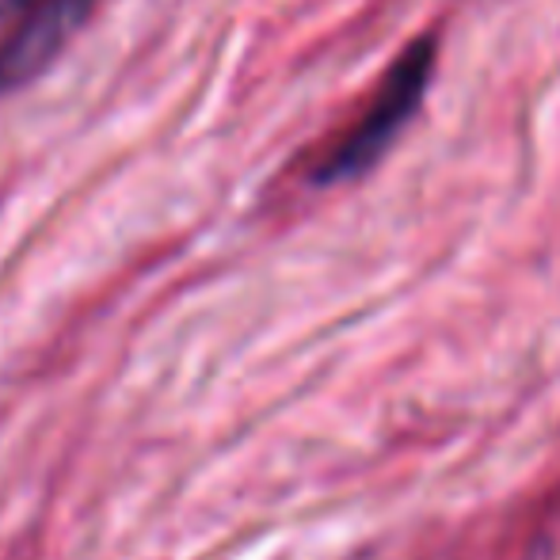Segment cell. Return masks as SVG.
<instances>
[{
	"label": "cell",
	"mask_w": 560,
	"mask_h": 560,
	"mask_svg": "<svg viewBox=\"0 0 560 560\" xmlns=\"http://www.w3.org/2000/svg\"><path fill=\"white\" fill-rule=\"evenodd\" d=\"M431 73H435V38L423 35L405 46V54L393 61V69L385 73L382 89L374 92V100H370V107L362 112L359 122L317 161L313 184H347V179H359L362 172L374 168L385 156V149L397 141V133L420 112Z\"/></svg>",
	"instance_id": "obj_1"
},
{
	"label": "cell",
	"mask_w": 560,
	"mask_h": 560,
	"mask_svg": "<svg viewBox=\"0 0 560 560\" xmlns=\"http://www.w3.org/2000/svg\"><path fill=\"white\" fill-rule=\"evenodd\" d=\"M96 0H0V92L43 73Z\"/></svg>",
	"instance_id": "obj_2"
}]
</instances>
